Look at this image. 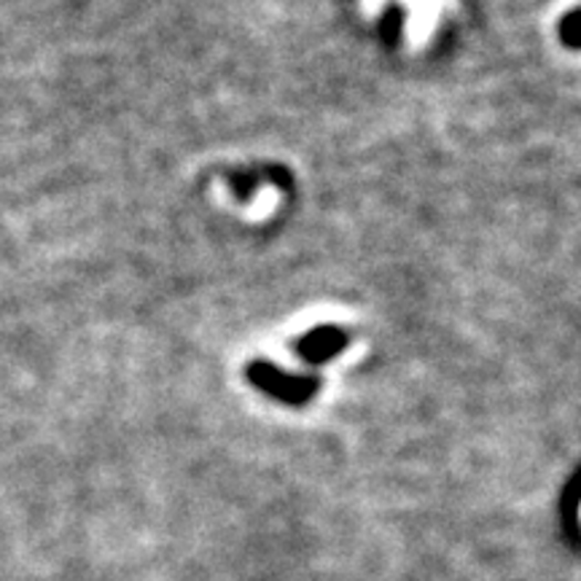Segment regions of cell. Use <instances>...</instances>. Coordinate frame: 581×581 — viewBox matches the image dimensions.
Returning <instances> with one entry per match:
<instances>
[]
</instances>
